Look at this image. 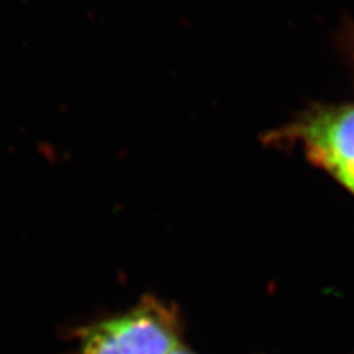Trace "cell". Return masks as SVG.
I'll return each instance as SVG.
<instances>
[{"mask_svg":"<svg viewBox=\"0 0 354 354\" xmlns=\"http://www.w3.org/2000/svg\"><path fill=\"white\" fill-rule=\"evenodd\" d=\"M348 43H349V51H351V55L354 57V28H351V32H349Z\"/></svg>","mask_w":354,"mask_h":354,"instance_id":"3","label":"cell"},{"mask_svg":"<svg viewBox=\"0 0 354 354\" xmlns=\"http://www.w3.org/2000/svg\"><path fill=\"white\" fill-rule=\"evenodd\" d=\"M184 325L174 305L143 295L131 307L74 328L69 354H172L183 344Z\"/></svg>","mask_w":354,"mask_h":354,"instance_id":"1","label":"cell"},{"mask_svg":"<svg viewBox=\"0 0 354 354\" xmlns=\"http://www.w3.org/2000/svg\"><path fill=\"white\" fill-rule=\"evenodd\" d=\"M264 140L274 146H299L354 196V104L315 105Z\"/></svg>","mask_w":354,"mask_h":354,"instance_id":"2","label":"cell"},{"mask_svg":"<svg viewBox=\"0 0 354 354\" xmlns=\"http://www.w3.org/2000/svg\"><path fill=\"white\" fill-rule=\"evenodd\" d=\"M172 354H196L194 351H190L189 348H185V346H180L179 349H177V351H174Z\"/></svg>","mask_w":354,"mask_h":354,"instance_id":"4","label":"cell"}]
</instances>
